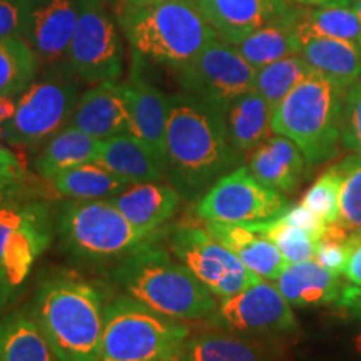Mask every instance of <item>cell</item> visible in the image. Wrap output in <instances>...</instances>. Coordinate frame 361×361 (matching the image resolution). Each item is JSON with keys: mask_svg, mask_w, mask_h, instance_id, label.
<instances>
[{"mask_svg": "<svg viewBox=\"0 0 361 361\" xmlns=\"http://www.w3.org/2000/svg\"><path fill=\"white\" fill-rule=\"evenodd\" d=\"M308 168L301 149L281 134H271L251 152L247 162V169L256 179L281 194L296 192Z\"/></svg>", "mask_w": 361, "mask_h": 361, "instance_id": "obj_20", "label": "cell"}, {"mask_svg": "<svg viewBox=\"0 0 361 361\" xmlns=\"http://www.w3.org/2000/svg\"><path fill=\"white\" fill-rule=\"evenodd\" d=\"M66 64L87 84L117 82L124 71V44L107 0H79V19Z\"/></svg>", "mask_w": 361, "mask_h": 361, "instance_id": "obj_9", "label": "cell"}, {"mask_svg": "<svg viewBox=\"0 0 361 361\" xmlns=\"http://www.w3.org/2000/svg\"><path fill=\"white\" fill-rule=\"evenodd\" d=\"M261 338L211 328L189 336L180 361H279L281 350Z\"/></svg>", "mask_w": 361, "mask_h": 361, "instance_id": "obj_21", "label": "cell"}, {"mask_svg": "<svg viewBox=\"0 0 361 361\" xmlns=\"http://www.w3.org/2000/svg\"><path fill=\"white\" fill-rule=\"evenodd\" d=\"M119 24L135 56L174 69L200 56L202 49L218 37L197 0L123 6Z\"/></svg>", "mask_w": 361, "mask_h": 361, "instance_id": "obj_4", "label": "cell"}, {"mask_svg": "<svg viewBox=\"0 0 361 361\" xmlns=\"http://www.w3.org/2000/svg\"><path fill=\"white\" fill-rule=\"evenodd\" d=\"M78 78L64 62L62 69L49 71L16 101V112L0 135L13 146H37L47 142L59 130L69 126L79 101Z\"/></svg>", "mask_w": 361, "mask_h": 361, "instance_id": "obj_8", "label": "cell"}, {"mask_svg": "<svg viewBox=\"0 0 361 361\" xmlns=\"http://www.w3.org/2000/svg\"><path fill=\"white\" fill-rule=\"evenodd\" d=\"M121 6L128 7H142V6H152V4L166 2V0H119Z\"/></svg>", "mask_w": 361, "mask_h": 361, "instance_id": "obj_48", "label": "cell"}, {"mask_svg": "<svg viewBox=\"0 0 361 361\" xmlns=\"http://www.w3.org/2000/svg\"><path fill=\"white\" fill-rule=\"evenodd\" d=\"M29 0H0V39H25Z\"/></svg>", "mask_w": 361, "mask_h": 361, "instance_id": "obj_39", "label": "cell"}, {"mask_svg": "<svg viewBox=\"0 0 361 361\" xmlns=\"http://www.w3.org/2000/svg\"><path fill=\"white\" fill-rule=\"evenodd\" d=\"M16 112V101L12 97L0 96V129L6 126V123Z\"/></svg>", "mask_w": 361, "mask_h": 361, "instance_id": "obj_46", "label": "cell"}, {"mask_svg": "<svg viewBox=\"0 0 361 361\" xmlns=\"http://www.w3.org/2000/svg\"><path fill=\"white\" fill-rule=\"evenodd\" d=\"M154 243L119 261L112 271L114 283L129 298L169 318L206 319L218 306V298L173 252Z\"/></svg>", "mask_w": 361, "mask_h": 361, "instance_id": "obj_2", "label": "cell"}, {"mask_svg": "<svg viewBox=\"0 0 361 361\" xmlns=\"http://www.w3.org/2000/svg\"><path fill=\"white\" fill-rule=\"evenodd\" d=\"M296 11L298 7L290 16L269 22L233 45L255 69L283 57L300 54L301 39L296 30Z\"/></svg>", "mask_w": 361, "mask_h": 361, "instance_id": "obj_28", "label": "cell"}, {"mask_svg": "<svg viewBox=\"0 0 361 361\" xmlns=\"http://www.w3.org/2000/svg\"><path fill=\"white\" fill-rule=\"evenodd\" d=\"M351 345H353L355 353L361 356V333H358V335H355L353 341H351Z\"/></svg>", "mask_w": 361, "mask_h": 361, "instance_id": "obj_49", "label": "cell"}, {"mask_svg": "<svg viewBox=\"0 0 361 361\" xmlns=\"http://www.w3.org/2000/svg\"><path fill=\"white\" fill-rule=\"evenodd\" d=\"M343 278L353 286L361 288V231L350 236V256Z\"/></svg>", "mask_w": 361, "mask_h": 361, "instance_id": "obj_43", "label": "cell"}, {"mask_svg": "<svg viewBox=\"0 0 361 361\" xmlns=\"http://www.w3.org/2000/svg\"><path fill=\"white\" fill-rule=\"evenodd\" d=\"M350 236L336 223L328 224L324 236L316 243L313 259L338 276H343L350 256Z\"/></svg>", "mask_w": 361, "mask_h": 361, "instance_id": "obj_37", "label": "cell"}, {"mask_svg": "<svg viewBox=\"0 0 361 361\" xmlns=\"http://www.w3.org/2000/svg\"><path fill=\"white\" fill-rule=\"evenodd\" d=\"M169 250L219 300L263 279L200 226L179 224L173 228Z\"/></svg>", "mask_w": 361, "mask_h": 361, "instance_id": "obj_11", "label": "cell"}, {"mask_svg": "<svg viewBox=\"0 0 361 361\" xmlns=\"http://www.w3.org/2000/svg\"><path fill=\"white\" fill-rule=\"evenodd\" d=\"M176 74L184 92L224 112L234 99L255 89L256 69L233 44L216 37Z\"/></svg>", "mask_w": 361, "mask_h": 361, "instance_id": "obj_10", "label": "cell"}, {"mask_svg": "<svg viewBox=\"0 0 361 361\" xmlns=\"http://www.w3.org/2000/svg\"><path fill=\"white\" fill-rule=\"evenodd\" d=\"M52 184L59 194L79 201L111 200L129 186L128 180L97 162H87L62 171L52 179Z\"/></svg>", "mask_w": 361, "mask_h": 361, "instance_id": "obj_30", "label": "cell"}, {"mask_svg": "<svg viewBox=\"0 0 361 361\" xmlns=\"http://www.w3.org/2000/svg\"><path fill=\"white\" fill-rule=\"evenodd\" d=\"M343 174L338 164L329 166L324 173L314 180L303 196V204L310 207L326 224H333L340 219V192Z\"/></svg>", "mask_w": 361, "mask_h": 361, "instance_id": "obj_36", "label": "cell"}, {"mask_svg": "<svg viewBox=\"0 0 361 361\" xmlns=\"http://www.w3.org/2000/svg\"><path fill=\"white\" fill-rule=\"evenodd\" d=\"M204 229L228 247L247 269L268 281H276L284 268L290 264L269 239L252 231L246 224L206 221Z\"/></svg>", "mask_w": 361, "mask_h": 361, "instance_id": "obj_22", "label": "cell"}, {"mask_svg": "<svg viewBox=\"0 0 361 361\" xmlns=\"http://www.w3.org/2000/svg\"><path fill=\"white\" fill-rule=\"evenodd\" d=\"M29 196L30 191L25 184L24 174L0 176V207L29 201Z\"/></svg>", "mask_w": 361, "mask_h": 361, "instance_id": "obj_41", "label": "cell"}, {"mask_svg": "<svg viewBox=\"0 0 361 361\" xmlns=\"http://www.w3.org/2000/svg\"><path fill=\"white\" fill-rule=\"evenodd\" d=\"M39 66L25 39H0V96H20L35 80Z\"/></svg>", "mask_w": 361, "mask_h": 361, "instance_id": "obj_32", "label": "cell"}, {"mask_svg": "<svg viewBox=\"0 0 361 361\" xmlns=\"http://www.w3.org/2000/svg\"><path fill=\"white\" fill-rule=\"evenodd\" d=\"M310 71L311 67L301 54L283 57L256 69L255 90L274 111Z\"/></svg>", "mask_w": 361, "mask_h": 361, "instance_id": "obj_33", "label": "cell"}, {"mask_svg": "<svg viewBox=\"0 0 361 361\" xmlns=\"http://www.w3.org/2000/svg\"><path fill=\"white\" fill-rule=\"evenodd\" d=\"M57 231L66 251L89 263L123 261L161 234L134 228L109 200H72L61 209Z\"/></svg>", "mask_w": 361, "mask_h": 361, "instance_id": "obj_7", "label": "cell"}, {"mask_svg": "<svg viewBox=\"0 0 361 361\" xmlns=\"http://www.w3.org/2000/svg\"><path fill=\"white\" fill-rule=\"evenodd\" d=\"M301 56L311 69L350 89L361 78V47L340 39L310 37L301 42Z\"/></svg>", "mask_w": 361, "mask_h": 361, "instance_id": "obj_27", "label": "cell"}, {"mask_svg": "<svg viewBox=\"0 0 361 361\" xmlns=\"http://www.w3.org/2000/svg\"><path fill=\"white\" fill-rule=\"evenodd\" d=\"M104 310L101 293L92 284L57 276L40 284L30 313L59 360L99 361Z\"/></svg>", "mask_w": 361, "mask_h": 361, "instance_id": "obj_3", "label": "cell"}, {"mask_svg": "<svg viewBox=\"0 0 361 361\" xmlns=\"http://www.w3.org/2000/svg\"><path fill=\"white\" fill-rule=\"evenodd\" d=\"M279 293L296 308H319L336 305L345 283L314 259L291 263L274 281Z\"/></svg>", "mask_w": 361, "mask_h": 361, "instance_id": "obj_23", "label": "cell"}, {"mask_svg": "<svg viewBox=\"0 0 361 361\" xmlns=\"http://www.w3.org/2000/svg\"><path fill=\"white\" fill-rule=\"evenodd\" d=\"M69 126L101 141L112 135L130 133V112L124 85L101 82L80 94Z\"/></svg>", "mask_w": 361, "mask_h": 361, "instance_id": "obj_18", "label": "cell"}, {"mask_svg": "<svg viewBox=\"0 0 361 361\" xmlns=\"http://www.w3.org/2000/svg\"><path fill=\"white\" fill-rule=\"evenodd\" d=\"M79 19V0H29L25 40L47 66L66 62Z\"/></svg>", "mask_w": 361, "mask_h": 361, "instance_id": "obj_15", "label": "cell"}, {"mask_svg": "<svg viewBox=\"0 0 361 361\" xmlns=\"http://www.w3.org/2000/svg\"><path fill=\"white\" fill-rule=\"evenodd\" d=\"M52 221L47 206L22 201L0 207V274L19 288L35 261L52 243Z\"/></svg>", "mask_w": 361, "mask_h": 361, "instance_id": "obj_14", "label": "cell"}, {"mask_svg": "<svg viewBox=\"0 0 361 361\" xmlns=\"http://www.w3.org/2000/svg\"><path fill=\"white\" fill-rule=\"evenodd\" d=\"M279 218H281L284 223L303 229V231L311 234L316 241H319L328 229V224L324 223L318 214L313 213L310 207H306L303 202L295 206H288L286 209H284V213L279 214Z\"/></svg>", "mask_w": 361, "mask_h": 361, "instance_id": "obj_40", "label": "cell"}, {"mask_svg": "<svg viewBox=\"0 0 361 361\" xmlns=\"http://www.w3.org/2000/svg\"><path fill=\"white\" fill-rule=\"evenodd\" d=\"M303 7H348L355 6L356 0H290Z\"/></svg>", "mask_w": 361, "mask_h": 361, "instance_id": "obj_45", "label": "cell"}, {"mask_svg": "<svg viewBox=\"0 0 361 361\" xmlns=\"http://www.w3.org/2000/svg\"><path fill=\"white\" fill-rule=\"evenodd\" d=\"M273 111L255 89L243 94L224 111L226 128L234 149L245 157L273 134Z\"/></svg>", "mask_w": 361, "mask_h": 361, "instance_id": "obj_25", "label": "cell"}, {"mask_svg": "<svg viewBox=\"0 0 361 361\" xmlns=\"http://www.w3.org/2000/svg\"><path fill=\"white\" fill-rule=\"evenodd\" d=\"M191 329L128 295L104 310L99 361H180Z\"/></svg>", "mask_w": 361, "mask_h": 361, "instance_id": "obj_6", "label": "cell"}, {"mask_svg": "<svg viewBox=\"0 0 361 361\" xmlns=\"http://www.w3.org/2000/svg\"><path fill=\"white\" fill-rule=\"evenodd\" d=\"M13 290H16V286H12V284L8 283L2 274H0V311L6 308V305L8 303V300H11Z\"/></svg>", "mask_w": 361, "mask_h": 361, "instance_id": "obj_47", "label": "cell"}, {"mask_svg": "<svg viewBox=\"0 0 361 361\" xmlns=\"http://www.w3.org/2000/svg\"><path fill=\"white\" fill-rule=\"evenodd\" d=\"M197 4L218 37L229 44H238L296 8L290 0H197Z\"/></svg>", "mask_w": 361, "mask_h": 361, "instance_id": "obj_16", "label": "cell"}, {"mask_svg": "<svg viewBox=\"0 0 361 361\" xmlns=\"http://www.w3.org/2000/svg\"><path fill=\"white\" fill-rule=\"evenodd\" d=\"M343 174L340 192V219L336 224L343 231H361V154H351L336 162Z\"/></svg>", "mask_w": 361, "mask_h": 361, "instance_id": "obj_35", "label": "cell"}, {"mask_svg": "<svg viewBox=\"0 0 361 361\" xmlns=\"http://www.w3.org/2000/svg\"><path fill=\"white\" fill-rule=\"evenodd\" d=\"M102 141L74 126H67L45 142L35 168L40 176L52 180L59 173L75 166L96 162Z\"/></svg>", "mask_w": 361, "mask_h": 361, "instance_id": "obj_29", "label": "cell"}, {"mask_svg": "<svg viewBox=\"0 0 361 361\" xmlns=\"http://www.w3.org/2000/svg\"><path fill=\"white\" fill-rule=\"evenodd\" d=\"M343 316L353 322L361 323V288L353 284H345L340 300L335 305Z\"/></svg>", "mask_w": 361, "mask_h": 361, "instance_id": "obj_42", "label": "cell"}, {"mask_svg": "<svg viewBox=\"0 0 361 361\" xmlns=\"http://www.w3.org/2000/svg\"><path fill=\"white\" fill-rule=\"evenodd\" d=\"M295 22L301 42L310 37H329L361 47V22L353 6L298 7Z\"/></svg>", "mask_w": 361, "mask_h": 361, "instance_id": "obj_31", "label": "cell"}, {"mask_svg": "<svg viewBox=\"0 0 361 361\" xmlns=\"http://www.w3.org/2000/svg\"><path fill=\"white\" fill-rule=\"evenodd\" d=\"M290 206L281 192L264 186L247 166L229 171L197 201L196 213L213 223L250 224L273 219Z\"/></svg>", "mask_w": 361, "mask_h": 361, "instance_id": "obj_12", "label": "cell"}, {"mask_svg": "<svg viewBox=\"0 0 361 361\" xmlns=\"http://www.w3.org/2000/svg\"><path fill=\"white\" fill-rule=\"evenodd\" d=\"M169 97L166 179L191 201L236 169L243 156L231 144L223 111L188 92Z\"/></svg>", "mask_w": 361, "mask_h": 361, "instance_id": "obj_1", "label": "cell"}, {"mask_svg": "<svg viewBox=\"0 0 361 361\" xmlns=\"http://www.w3.org/2000/svg\"><path fill=\"white\" fill-rule=\"evenodd\" d=\"M346 92L348 89L311 69L273 111L271 130L291 139L310 168L331 161L341 146Z\"/></svg>", "mask_w": 361, "mask_h": 361, "instance_id": "obj_5", "label": "cell"}, {"mask_svg": "<svg viewBox=\"0 0 361 361\" xmlns=\"http://www.w3.org/2000/svg\"><path fill=\"white\" fill-rule=\"evenodd\" d=\"M124 85L130 112V134L141 139L166 166V129H168L171 97L149 84L133 66Z\"/></svg>", "mask_w": 361, "mask_h": 361, "instance_id": "obj_17", "label": "cell"}, {"mask_svg": "<svg viewBox=\"0 0 361 361\" xmlns=\"http://www.w3.org/2000/svg\"><path fill=\"white\" fill-rule=\"evenodd\" d=\"M0 361H61L32 313L12 311L0 318Z\"/></svg>", "mask_w": 361, "mask_h": 361, "instance_id": "obj_26", "label": "cell"}, {"mask_svg": "<svg viewBox=\"0 0 361 361\" xmlns=\"http://www.w3.org/2000/svg\"><path fill=\"white\" fill-rule=\"evenodd\" d=\"M341 146L361 154V78L346 92Z\"/></svg>", "mask_w": 361, "mask_h": 361, "instance_id": "obj_38", "label": "cell"}, {"mask_svg": "<svg viewBox=\"0 0 361 361\" xmlns=\"http://www.w3.org/2000/svg\"><path fill=\"white\" fill-rule=\"evenodd\" d=\"M134 228L147 234H161L162 226L178 213L183 196L173 184H129L109 200Z\"/></svg>", "mask_w": 361, "mask_h": 361, "instance_id": "obj_19", "label": "cell"}, {"mask_svg": "<svg viewBox=\"0 0 361 361\" xmlns=\"http://www.w3.org/2000/svg\"><path fill=\"white\" fill-rule=\"evenodd\" d=\"M246 226L251 228L252 231L261 234V236L269 239L281 251L284 259L290 264L313 259L314 247L318 241L303 229L284 223L279 216L268 221H261V223H250Z\"/></svg>", "mask_w": 361, "mask_h": 361, "instance_id": "obj_34", "label": "cell"}, {"mask_svg": "<svg viewBox=\"0 0 361 361\" xmlns=\"http://www.w3.org/2000/svg\"><path fill=\"white\" fill-rule=\"evenodd\" d=\"M97 164L128 180L129 184L157 183L166 179V166L152 149L130 133L102 141Z\"/></svg>", "mask_w": 361, "mask_h": 361, "instance_id": "obj_24", "label": "cell"}, {"mask_svg": "<svg viewBox=\"0 0 361 361\" xmlns=\"http://www.w3.org/2000/svg\"><path fill=\"white\" fill-rule=\"evenodd\" d=\"M353 7H355V11H356V16H358V19L361 22V0H356Z\"/></svg>", "mask_w": 361, "mask_h": 361, "instance_id": "obj_50", "label": "cell"}, {"mask_svg": "<svg viewBox=\"0 0 361 361\" xmlns=\"http://www.w3.org/2000/svg\"><path fill=\"white\" fill-rule=\"evenodd\" d=\"M204 322L209 328L252 336L291 335L300 328L291 305L268 279L221 300Z\"/></svg>", "mask_w": 361, "mask_h": 361, "instance_id": "obj_13", "label": "cell"}, {"mask_svg": "<svg viewBox=\"0 0 361 361\" xmlns=\"http://www.w3.org/2000/svg\"><path fill=\"white\" fill-rule=\"evenodd\" d=\"M24 174L19 157L0 144V176Z\"/></svg>", "mask_w": 361, "mask_h": 361, "instance_id": "obj_44", "label": "cell"}]
</instances>
